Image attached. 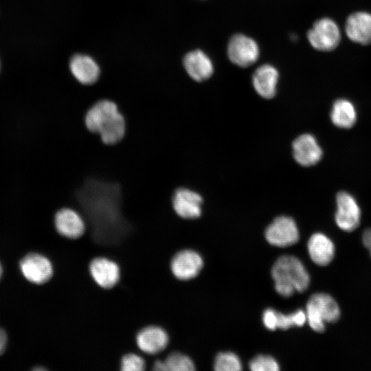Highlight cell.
I'll return each instance as SVG.
<instances>
[{
	"label": "cell",
	"mask_w": 371,
	"mask_h": 371,
	"mask_svg": "<svg viewBox=\"0 0 371 371\" xmlns=\"http://www.w3.org/2000/svg\"><path fill=\"white\" fill-rule=\"evenodd\" d=\"M76 200L97 237L124 234L130 225L122 214L118 183L89 177L76 192Z\"/></svg>",
	"instance_id": "obj_1"
},
{
	"label": "cell",
	"mask_w": 371,
	"mask_h": 371,
	"mask_svg": "<svg viewBox=\"0 0 371 371\" xmlns=\"http://www.w3.org/2000/svg\"><path fill=\"white\" fill-rule=\"evenodd\" d=\"M85 120L88 130L98 133L106 144H116L124 136V118L113 101L102 100L95 102L87 111Z\"/></svg>",
	"instance_id": "obj_2"
},
{
	"label": "cell",
	"mask_w": 371,
	"mask_h": 371,
	"mask_svg": "<svg viewBox=\"0 0 371 371\" xmlns=\"http://www.w3.org/2000/svg\"><path fill=\"white\" fill-rule=\"evenodd\" d=\"M271 275L276 291L284 297L303 292L310 283L309 275L301 261L293 256H282L274 263Z\"/></svg>",
	"instance_id": "obj_3"
},
{
	"label": "cell",
	"mask_w": 371,
	"mask_h": 371,
	"mask_svg": "<svg viewBox=\"0 0 371 371\" xmlns=\"http://www.w3.org/2000/svg\"><path fill=\"white\" fill-rule=\"evenodd\" d=\"M306 320L315 332L325 330V322H337L340 316V309L336 301L328 294L315 293L306 304Z\"/></svg>",
	"instance_id": "obj_4"
},
{
	"label": "cell",
	"mask_w": 371,
	"mask_h": 371,
	"mask_svg": "<svg viewBox=\"0 0 371 371\" xmlns=\"http://www.w3.org/2000/svg\"><path fill=\"white\" fill-rule=\"evenodd\" d=\"M341 33L337 23L332 19L324 17L317 20L307 32V39L315 49L330 52L341 41Z\"/></svg>",
	"instance_id": "obj_5"
},
{
	"label": "cell",
	"mask_w": 371,
	"mask_h": 371,
	"mask_svg": "<svg viewBox=\"0 0 371 371\" xmlns=\"http://www.w3.org/2000/svg\"><path fill=\"white\" fill-rule=\"evenodd\" d=\"M227 52L229 60L240 67L252 65L258 60L260 55L256 41L243 34H236L230 38Z\"/></svg>",
	"instance_id": "obj_6"
},
{
	"label": "cell",
	"mask_w": 371,
	"mask_h": 371,
	"mask_svg": "<svg viewBox=\"0 0 371 371\" xmlns=\"http://www.w3.org/2000/svg\"><path fill=\"white\" fill-rule=\"evenodd\" d=\"M88 271L96 285L104 290L114 288L121 278V269L118 263L105 256H97L91 259Z\"/></svg>",
	"instance_id": "obj_7"
},
{
	"label": "cell",
	"mask_w": 371,
	"mask_h": 371,
	"mask_svg": "<svg viewBox=\"0 0 371 371\" xmlns=\"http://www.w3.org/2000/svg\"><path fill=\"white\" fill-rule=\"evenodd\" d=\"M20 268L24 277L30 282L43 284L54 275V267L46 256L38 253H30L20 262Z\"/></svg>",
	"instance_id": "obj_8"
},
{
	"label": "cell",
	"mask_w": 371,
	"mask_h": 371,
	"mask_svg": "<svg viewBox=\"0 0 371 371\" xmlns=\"http://www.w3.org/2000/svg\"><path fill=\"white\" fill-rule=\"evenodd\" d=\"M265 237L271 245L284 247L298 241L299 231L292 218L281 216L275 218L267 227Z\"/></svg>",
	"instance_id": "obj_9"
},
{
	"label": "cell",
	"mask_w": 371,
	"mask_h": 371,
	"mask_svg": "<svg viewBox=\"0 0 371 371\" xmlns=\"http://www.w3.org/2000/svg\"><path fill=\"white\" fill-rule=\"evenodd\" d=\"M337 211L335 219L337 226L345 232H352L360 224L361 210L355 199L341 191L336 196Z\"/></svg>",
	"instance_id": "obj_10"
},
{
	"label": "cell",
	"mask_w": 371,
	"mask_h": 371,
	"mask_svg": "<svg viewBox=\"0 0 371 371\" xmlns=\"http://www.w3.org/2000/svg\"><path fill=\"white\" fill-rule=\"evenodd\" d=\"M169 337L166 331L157 325H147L140 328L135 337L137 348L148 355L162 352L168 346Z\"/></svg>",
	"instance_id": "obj_11"
},
{
	"label": "cell",
	"mask_w": 371,
	"mask_h": 371,
	"mask_svg": "<svg viewBox=\"0 0 371 371\" xmlns=\"http://www.w3.org/2000/svg\"><path fill=\"white\" fill-rule=\"evenodd\" d=\"M54 225L57 232L63 238L76 240L83 236L86 223L76 211L64 207L58 210L54 216Z\"/></svg>",
	"instance_id": "obj_12"
},
{
	"label": "cell",
	"mask_w": 371,
	"mask_h": 371,
	"mask_svg": "<svg viewBox=\"0 0 371 371\" xmlns=\"http://www.w3.org/2000/svg\"><path fill=\"white\" fill-rule=\"evenodd\" d=\"M293 155L300 165L308 167L318 163L323 155L322 149L311 134H302L292 144Z\"/></svg>",
	"instance_id": "obj_13"
},
{
	"label": "cell",
	"mask_w": 371,
	"mask_h": 371,
	"mask_svg": "<svg viewBox=\"0 0 371 371\" xmlns=\"http://www.w3.org/2000/svg\"><path fill=\"white\" fill-rule=\"evenodd\" d=\"M203 267L201 256L194 251L185 249L177 252L170 262L172 274L179 280L194 278Z\"/></svg>",
	"instance_id": "obj_14"
},
{
	"label": "cell",
	"mask_w": 371,
	"mask_h": 371,
	"mask_svg": "<svg viewBox=\"0 0 371 371\" xmlns=\"http://www.w3.org/2000/svg\"><path fill=\"white\" fill-rule=\"evenodd\" d=\"M346 36L352 42L368 45L371 43V13L358 11L348 16L345 23Z\"/></svg>",
	"instance_id": "obj_15"
},
{
	"label": "cell",
	"mask_w": 371,
	"mask_h": 371,
	"mask_svg": "<svg viewBox=\"0 0 371 371\" xmlns=\"http://www.w3.org/2000/svg\"><path fill=\"white\" fill-rule=\"evenodd\" d=\"M203 199L197 192L187 188L177 189L172 197L175 212L183 218H196L201 214Z\"/></svg>",
	"instance_id": "obj_16"
},
{
	"label": "cell",
	"mask_w": 371,
	"mask_h": 371,
	"mask_svg": "<svg viewBox=\"0 0 371 371\" xmlns=\"http://www.w3.org/2000/svg\"><path fill=\"white\" fill-rule=\"evenodd\" d=\"M183 64L189 76L197 82L207 80L214 71L212 60L200 49H195L186 54Z\"/></svg>",
	"instance_id": "obj_17"
},
{
	"label": "cell",
	"mask_w": 371,
	"mask_h": 371,
	"mask_svg": "<svg viewBox=\"0 0 371 371\" xmlns=\"http://www.w3.org/2000/svg\"><path fill=\"white\" fill-rule=\"evenodd\" d=\"M279 73L276 67L264 64L259 66L252 76V84L257 93L265 99L273 98L276 93Z\"/></svg>",
	"instance_id": "obj_18"
},
{
	"label": "cell",
	"mask_w": 371,
	"mask_h": 371,
	"mask_svg": "<svg viewBox=\"0 0 371 371\" xmlns=\"http://www.w3.org/2000/svg\"><path fill=\"white\" fill-rule=\"evenodd\" d=\"M69 69L74 78L80 83L89 85L95 83L100 74L97 63L90 56L78 54L71 57Z\"/></svg>",
	"instance_id": "obj_19"
},
{
	"label": "cell",
	"mask_w": 371,
	"mask_h": 371,
	"mask_svg": "<svg viewBox=\"0 0 371 371\" xmlns=\"http://www.w3.org/2000/svg\"><path fill=\"white\" fill-rule=\"evenodd\" d=\"M307 247L310 258L319 266L328 265L334 258V244L322 233L313 234L308 240Z\"/></svg>",
	"instance_id": "obj_20"
},
{
	"label": "cell",
	"mask_w": 371,
	"mask_h": 371,
	"mask_svg": "<svg viewBox=\"0 0 371 371\" xmlns=\"http://www.w3.org/2000/svg\"><path fill=\"white\" fill-rule=\"evenodd\" d=\"M330 120L341 128H350L356 122L357 111L353 104L346 99H338L333 104Z\"/></svg>",
	"instance_id": "obj_21"
},
{
	"label": "cell",
	"mask_w": 371,
	"mask_h": 371,
	"mask_svg": "<svg viewBox=\"0 0 371 371\" xmlns=\"http://www.w3.org/2000/svg\"><path fill=\"white\" fill-rule=\"evenodd\" d=\"M164 361L168 371H192L195 369L190 358L178 352L170 353Z\"/></svg>",
	"instance_id": "obj_22"
},
{
	"label": "cell",
	"mask_w": 371,
	"mask_h": 371,
	"mask_svg": "<svg viewBox=\"0 0 371 371\" xmlns=\"http://www.w3.org/2000/svg\"><path fill=\"white\" fill-rule=\"evenodd\" d=\"M214 368L216 371H239L242 369V365L236 355L226 352L216 355Z\"/></svg>",
	"instance_id": "obj_23"
},
{
	"label": "cell",
	"mask_w": 371,
	"mask_h": 371,
	"mask_svg": "<svg viewBox=\"0 0 371 371\" xmlns=\"http://www.w3.org/2000/svg\"><path fill=\"white\" fill-rule=\"evenodd\" d=\"M146 368V360L134 352H126L120 357L119 369L122 371H144Z\"/></svg>",
	"instance_id": "obj_24"
},
{
	"label": "cell",
	"mask_w": 371,
	"mask_h": 371,
	"mask_svg": "<svg viewBox=\"0 0 371 371\" xmlns=\"http://www.w3.org/2000/svg\"><path fill=\"white\" fill-rule=\"evenodd\" d=\"M306 321V313L302 310L284 315L276 311V327L286 330L293 326H302Z\"/></svg>",
	"instance_id": "obj_25"
},
{
	"label": "cell",
	"mask_w": 371,
	"mask_h": 371,
	"mask_svg": "<svg viewBox=\"0 0 371 371\" xmlns=\"http://www.w3.org/2000/svg\"><path fill=\"white\" fill-rule=\"evenodd\" d=\"M249 369L252 371H278L277 361L269 355H259L249 362Z\"/></svg>",
	"instance_id": "obj_26"
},
{
	"label": "cell",
	"mask_w": 371,
	"mask_h": 371,
	"mask_svg": "<svg viewBox=\"0 0 371 371\" xmlns=\"http://www.w3.org/2000/svg\"><path fill=\"white\" fill-rule=\"evenodd\" d=\"M265 326L269 330H273L276 327V311L268 308L265 311L262 315Z\"/></svg>",
	"instance_id": "obj_27"
},
{
	"label": "cell",
	"mask_w": 371,
	"mask_h": 371,
	"mask_svg": "<svg viewBox=\"0 0 371 371\" xmlns=\"http://www.w3.org/2000/svg\"><path fill=\"white\" fill-rule=\"evenodd\" d=\"M362 240L364 246L368 249L371 256V228L363 232Z\"/></svg>",
	"instance_id": "obj_28"
},
{
	"label": "cell",
	"mask_w": 371,
	"mask_h": 371,
	"mask_svg": "<svg viewBox=\"0 0 371 371\" xmlns=\"http://www.w3.org/2000/svg\"><path fill=\"white\" fill-rule=\"evenodd\" d=\"M152 370L153 371H168L164 361L156 359L152 364Z\"/></svg>",
	"instance_id": "obj_29"
},
{
	"label": "cell",
	"mask_w": 371,
	"mask_h": 371,
	"mask_svg": "<svg viewBox=\"0 0 371 371\" xmlns=\"http://www.w3.org/2000/svg\"><path fill=\"white\" fill-rule=\"evenodd\" d=\"M6 344H7L6 333L3 329L0 328V355H1L4 352L5 349Z\"/></svg>",
	"instance_id": "obj_30"
},
{
	"label": "cell",
	"mask_w": 371,
	"mask_h": 371,
	"mask_svg": "<svg viewBox=\"0 0 371 371\" xmlns=\"http://www.w3.org/2000/svg\"><path fill=\"white\" fill-rule=\"evenodd\" d=\"M2 273H3V269H2V266H1V265L0 263V279L1 278Z\"/></svg>",
	"instance_id": "obj_31"
}]
</instances>
